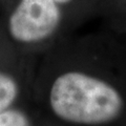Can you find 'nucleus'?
I'll list each match as a JSON object with an SVG mask.
<instances>
[{"label":"nucleus","instance_id":"f03ea898","mask_svg":"<svg viewBox=\"0 0 126 126\" xmlns=\"http://www.w3.org/2000/svg\"><path fill=\"white\" fill-rule=\"evenodd\" d=\"M65 19L56 0H18L9 17L7 29L16 42L41 44L56 36Z\"/></svg>","mask_w":126,"mask_h":126},{"label":"nucleus","instance_id":"7ed1b4c3","mask_svg":"<svg viewBox=\"0 0 126 126\" xmlns=\"http://www.w3.org/2000/svg\"><path fill=\"white\" fill-rule=\"evenodd\" d=\"M100 14L108 20V27L119 31L126 24V0H100Z\"/></svg>","mask_w":126,"mask_h":126},{"label":"nucleus","instance_id":"39448f33","mask_svg":"<svg viewBox=\"0 0 126 126\" xmlns=\"http://www.w3.org/2000/svg\"><path fill=\"white\" fill-rule=\"evenodd\" d=\"M18 94V85L9 75L0 72V112L4 111L15 101Z\"/></svg>","mask_w":126,"mask_h":126},{"label":"nucleus","instance_id":"20e7f679","mask_svg":"<svg viewBox=\"0 0 126 126\" xmlns=\"http://www.w3.org/2000/svg\"><path fill=\"white\" fill-rule=\"evenodd\" d=\"M65 16L70 13H100V0H56Z\"/></svg>","mask_w":126,"mask_h":126},{"label":"nucleus","instance_id":"f257e3e1","mask_svg":"<svg viewBox=\"0 0 126 126\" xmlns=\"http://www.w3.org/2000/svg\"><path fill=\"white\" fill-rule=\"evenodd\" d=\"M48 105L78 126H126V38L110 30L94 37L89 68H68L50 83Z\"/></svg>","mask_w":126,"mask_h":126},{"label":"nucleus","instance_id":"423d86ee","mask_svg":"<svg viewBox=\"0 0 126 126\" xmlns=\"http://www.w3.org/2000/svg\"><path fill=\"white\" fill-rule=\"evenodd\" d=\"M0 126H31V123L23 112L6 109L0 112Z\"/></svg>","mask_w":126,"mask_h":126},{"label":"nucleus","instance_id":"0eeeda50","mask_svg":"<svg viewBox=\"0 0 126 126\" xmlns=\"http://www.w3.org/2000/svg\"><path fill=\"white\" fill-rule=\"evenodd\" d=\"M118 34H120V35H122L123 37H125V38H126V25H125V26H124L123 29H122V30H121Z\"/></svg>","mask_w":126,"mask_h":126}]
</instances>
